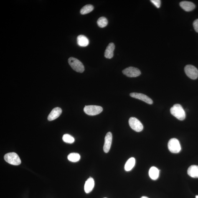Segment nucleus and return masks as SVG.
<instances>
[{"label": "nucleus", "mask_w": 198, "mask_h": 198, "mask_svg": "<svg viewBox=\"0 0 198 198\" xmlns=\"http://www.w3.org/2000/svg\"><path fill=\"white\" fill-rule=\"evenodd\" d=\"M141 198H148L147 197H145V196H142V197H141Z\"/></svg>", "instance_id": "obj_25"}, {"label": "nucleus", "mask_w": 198, "mask_h": 198, "mask_svg": "<svg viewBox=\"0 0 198 198\" xmlns=\"http://www.w3.org/2000/svg\"><path fill=\"white\" fill-rule=\"evenodd\" d=\"M135 164V158H129L126 162L124 166V169L125 171H131L133 169Z\"/></svg>", "instance_id": "obj_18"}, {"label": "nucleus", "mask_w": 198, "mask_h": 198, "mask_svg": "<svg viewBox=\"0 0 198 198\" xmlns=\"http://www.w3.org/2000/svg\"><path fill=\"white\" fill-rule=\"evenodd\" d=\"M94 6L91 4H87L84 6L81 9L80 12L82 15L90 13L94 10Z\"/></svg>", "instance_id": "obj_20"}, {"label": "nucleus", "mask_w": 198, "mask_h": 198, "mask_svg": "<svg viewBox=\"0 0 198 198\" xmlns=\"http://www.w3.org/2000/svg\"><path fill=\"white\" fill-rule=\"evenodd\" d=\"M62 112V109L59 107H56L53 109L48 117L49 121H52L60 116Z\"/></svg>", "instance_id": "obj_11"}, {"label": "nucleus", "mask_w": 198, "mask_h": 198, "mask_svg": "<svg viewBox=\"0 0 198 198\" xmlns=\"http://www.w3.org/2000/svg\"><path fill=\"white\" fill-rule=\"evenodd\" d=\"M130 95L133 98L139 99V100H141L151 105L153 103L152 100L144 94L133 92V93H130Z\"/></svg>", "instance_id": "obj_9"}, {"label": "nucleus", "mask_w": 198, "mask_h": 198, "mask_svg": "<svg viewBox=\"0 0 198 198\" xmlns=\"http://www.w3.org/2000/svg\"><path fill=\"white\" fill-rule=\"evenodd\" d=\"M97 24L99 27L103 28L106 26L108 24V20L105 17H102L99 18L97 21Z\"/></svg>", "instance_id": "obj_21"}, {"label": "nucleus", "mask_w": 198, "mask_h": 198, "mask_svg": "<svg viewBox=\"0 0 198 198\" xmlns=\"http://www.w3.org/2000/svg\"><path fill=\"white\" fill-rule=\"evenodd\" d=\"M115 49V45L113 43H110L105 50L104 56L106 58L111 59L113 57V52Z\"/></svg>", "instance_id": "obj_14"}, {"label": "nucleus", "mask_w": 198, "mask_h": 198, "mask_svg": "<svg viewBox=\"0 0 198 198\" xmlns=\"http://www.w3.org/2000/svg\"></svg>", "instance_id": "obj_27"}, {"label": "nucleus", "mask_w": 198, "mask_h": 198, "mask_svg": "<svg viewBox=\"0 0 198 198\" xmlns=\"http://www.w3.org/2000/svg\"><path fill=\"white\" fill-rule=\"evenodd\" d=\"M129 124L132 129L135 131L140 132L143 130V125L141 122L134 117H131L130 118Z\"/></svg>", "instance_id": "obj_7"}, {"label": "nucleus", "mask_w": 198, "mask_h": 198, "mask_svg": "<svg viewBox=\"0 0 198 198\" xmlns=\"http://www.w3.org/2000/svg\"><path fill=\"white\" fill-rule=\"evenodd\" d=\"M94 181L93 178L91 177L88 178L86 181L85 186H84L85 192L86 194H88L91 192L94 186Z\"/></svg>", "instance_id": "obj_13"}, {"label": "nucleus", "mask_w": 198, "mask_h": 198, "mask_svg": "<svg viewBox=\"0 0 198 198\" xmlns=\"http://www.w3.org/2000/svg\"><path fill=\"white\" fill-rule=\"evenodd\" d=\"M77 44L81 47H86L88 45L89 40L85 36L80 35L77 38Z\"/></svg>", "instance_id": "obj_17"}, {"label": "nucleus", "mask_w": 198, "mask_h": 198, "mask_svg": "<svg viewBox=\"0 0 198 198\" xmlns=\"http://www.w3.org/2000/svg\"><path fill=\"white\" fill-rule=\"evenodd\" d=\"M122 72L127 76L130 77H138L141 74V72L139 69L132 67L124 69Z\"/></svg>", "instance_id": "obj_8"}, {"label": "nucleus", "mask_w": 198, "mask_h": 198, "mask_svg": "<svg viewBox=\"0 0 198 198\" xmlns=\"http://www.w3.org/2000/svg\"><path fill=\"white\" fill-rule=\"evenodd\" d=\"M4 159L9 164L14 166H18L21 163L20 158L18 155L14 152L9 153L5 155Z\"/></svg>", "instance_id": "obj_3"}, {"label": "nucleus", "mask_w": 198, "mask_h": 198, "mask_svg": "<svg viewBox=\"0 0 198 198\" xmlns=\"http://www.w3.org/2000/svg\"><path fill=\"white\" fill-rule=\"evenodd\" d=\"M112 140V135L111 132L106 134L105 138V143L104 145L103 150L106 153H108L111 147Z\"/></svg>", "instance_id": "obj_10"}, {"label": "nucleus", "mask_w": 198, "mask_h": 198, "mask_svg": "<svg viewBox=\"0 0 198 198\" xmlns=\"http://www.w3.org/2000/svg\"><path fill=\"white\" fill-rule=\"evenodd\" d=\"M148 174L151 179L156 180L159 177V170L156 167L152 166L150 168Z\"/></svg>", "instance_id": "obj_16"}, {"label": "nucleus", "mask_w": 198, "mask_h": 198, "mask_svg": "<svg viewBox=\"0 0 198 198\" xmlns=\"http://www.w3.org/2000/svg\"><path fill=\"white\" fill-rule=\"evenodd\" d=\"M184 72L190 78L195 80L198 77V70L194 66L191 65H186L184 68Z\"/></svg>", "instance_id": "obj_6"}, {"label": "nucleus", "mask_w": 198, "mask_h": 198, "mask_svg": "<svg viewBox=\"0 0 198 198\" xmlns=\"http://www.w3.org/2000/svg\"><path fill=\"white\" fill-rule=\"evenodd\" d=\"M193 26L196 32L198 33V19H196L193 23Z\"/></svg>", "instance_id": "obj_24"}, {"label": "nucleus", "mask_w": 198, "mask_h": 198, "mask_svg": "<svg viewBox=\"0 0 198 198\" xmlns=\"http://www.w3.org/2000/svg\"><path fill=\"white\" fill-rule=\"evenodd\" d=\"M168 149L171 153H177L181 151V148L179 142L176 138H172L168 142Z\"/></svg>", "instance_id": "obj_4"}, {"label": "nucleus", "mask_w": 198, "mask_h": 198, "mask_svg": "<svg viewBox=\"0 0 198 198\" xmlns=\"http://www.w3.org/2000/svg\"><path fill=\"white\" fill-rule=\"evenodd\" d=\"M172 115L180 120H183L185 118L186 114L184 109L181 105L176 104L170 109Z\"/></svg>", "instance_id": "obj_1"}, {"label": "nucleus", "mask_w": 198, "mask_h": 198, "mask_svg": "<svg viewBox=\"0 0 198 198\" xmlns=\"http://www.w3.org/2000/svg\"><path fill=\"white\" fill-rule=\"evenodd\" d=\"M69 64L71 67L75 71L82 73L85 70V67L80 61L74 57H70L68 60Z\"/></svg>", "instance_id": "obj_2"}, {"label": "nucleus", "mask_w": 198, "mask_h": 198, "mask_svg": "<svg viewBox=\"0 0 198 198\" xmlns=\"http://www.w3.org/2000/svg\"><path fill=\"white\" fill-rule=\"evenodd\" d=\"M68 159L72 162H77L80 159V156L78 153H72L69 154L68 156Z\"/></svg>", "instance_id": "obj_19"}, {"label": "nucleus", "mask_w": 198, "mask_h": 198, "mask_svg": "<svg viewBox=\"0 0 198 198\" xmlns=\"http://www.w3.org/2000/svg\"><path fill=\"white\" fill-rule=\"evenodd\" d=\"M196 198H198V196H196Z\"/></svg>", "instance_id": "obj_26"}, {"label": "nucleus", "mask_w": 198, "mask_h": 198, "mask_svg": "<svg viewBox=\"0 0 198 198\" xmlns=\"http://www.w3.org/2000/svg\"><path fill=\"white\" fill-rule=\"evenodd\" d=\"M151 1L157 8H159L160 7L161 1L160 0H151Z\"/></svg>", "instance_id": "obj_23"}, {"label": "nucleus", "mask_w": 198, "mask_h": 198, "mask_svg": "<svg viewBox=\"0 0 198 198\" xmlns=\"http://www.w3.org/2000/svg\"><path fill=\"white\" fill-rule=\"evenodd\" d=\"M188 174L190 177L198 178V166L192 165L188 168Z\"/></svg>", "instance_id": "obj_15"}, {"label": "nucleus", "mask_w": 198, "mask_h": 198, "mask_svg": "<svg viewBox=\"0 0 198 198\" xmlns=\"http://www.w3.org/2000/svg\"><path fill=\"white\" fill-rule=\"evenodd\" d=\"M180 6L182 9L186 11H190L195 8V5L191 2L184 1L180 3Z\"/></svg>", "instance_id": "obj_12"}, {"label": "nucleus", "mask_w": 198, "mask_h": 198, "mask_svg": "<svg viewBox=\"0 0 198 198\" xmlns=\"http://www.w3.org/2000/svg\"><path fill=\"white\" fill-rule=\"evenodd\" d=\"M62 140L67 143H72L75 142V139L71 135L68 134H64L62 137Z\"/></svg>", "instance_id": "obj_22"}, {"label": "nucleus", "mask_w": 198, "mask_h": 198, "mask_svg": "<svg viewBox=\"0 0 198 198\" xmlns=\"http://www.w3.org/2000/svg\"><path fill=\"white\" fill-rule=\"evenodd\" d=\"M103 110L102 107L97 105L85 106L84 111L86 114L95 116L99 114Z\"/></svg>", "instance_id": "obj_5"}]
</instances>
